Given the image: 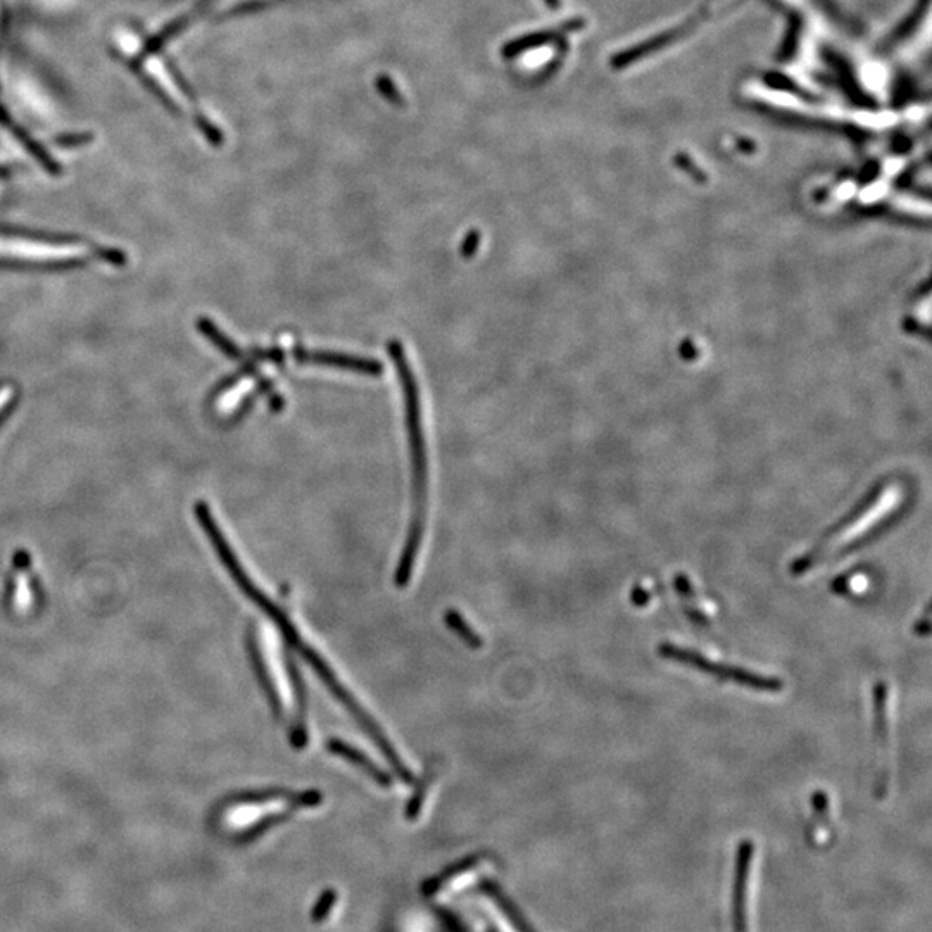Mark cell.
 <instances>
[{"label":"cell","mask_w":932,"mask_h":932,"mask_svg":"<svg viewBox=\"0 0 932 932\" xmlns=\"http://www.w3.org/2000/svg\"><path fill=\"white\" fill-rule=\"evenodd\" d=\"M328 748H330V751L335 753V755L344 756L349 762L356 763L358 767L365 769L366 774L372 775L373 779L380 782V784H385V786L389 784V777L384 775L382 770H378L372 762H368V758H365V756L361 755L359 751L354 750V748H351V746H347V744L341 743V741H332Z\"/></svg>","instance_id":"8fae6325"},{"label":"cell","mask_w":932,"mask_h":932,"mask_svg":"<svg viewBox=\"0 0 932 932\" xmlns=\"http://www.w3.org/2000/svg\"><path fill=\"white\" fill-rule=\"evenodd\" d=\"M900 494L895 487H888L872 496L862 508L853 511L850 517L829 530L812 549L791 563L789 572L794 577L807 575L829 561L851 555L855 549L865 546L870 539L879 536L898 506Z\"/></svg>","instance_id":"7a4b0ae2"},{"label":"cell","mask_w":932,"mask_h":932,"mask_svg":"<svg viewBox=\"0 0 932 932\" xmlns=\"http://www.w3.org/2000/svg\"><path fill=\"white\" fill-rule=\"evenodd\" d=\"M292 353L297 363L301 365L330 366V368H341V370L373 375V377H378L384 372L382 363H378L375 359L358 358V356L330 353V351H308L304 347H296Z\"/></svg>","instance_id":"8992f818"},{"label":"cell","mask_w":932,"mask_h":932,"mask_svg":"<svg viewBox=\"0 0 932 932\" xmlns=\"http://www.w3.org/2000/svg\"><path fill=\"white\" fill-rule=\"evenodd\" d=\"M196 121L197 126L201 128L202 133L206 135V139H208L211 144L220 145L221 142H223V135H221L220 130H218L215 125H211L209 120H206L202 114L201 116L197 114Z\"/></svg>","instance_id":"9a60e30c"},{"label":"cell","mask_w":932,"mask_h":932,"mask_svg":"<svg viewBox=\"0 0 932 932\" xmlns=\"http://www.w3.org/2000/svg\"><path fill=\"white\" fill-rule=\"evenodd\" d=\"M675 589L679 592V598L682 599V605L686 610L687 617L693 620V624L706 625L712 617L710 608H706L705 601L699 598L694 591L693 584L687 575H677L675 577Z\"/></svg>","instance_id":"52a82bcc"},{"label":"cell","mask_w":932,"mask_h":932,"mask_svg":"<svg viewBox=\"0 0 932 932\" xmlns=\"http://www.w3.org/2000/svg\"><path fill=\"white\" fill-rule=\"evenodd\" d=\"M387 353L396 365L401 387H403L404 408H406V423L410 434L411 466H413V496H415V515L411 520L408 542L404 548L403 558L397 568L396 584L404 587L410 582L413 565H415L418 548L422 544L423 523H425V506H427V454H425V441H423L422 410H420V396L418 385L411 370L410 361L406 359L403 344L399 341H389Z\"/></svg>","instance_id":"6da1fadb"},{"label":"cell","mask_w":932,"mask_h":932,"mask_svg":"<svg viewBox=\"0 0 932 932\" xmlns=\"http://www.w3.org/2000/svg\"><path fill=\"white\" fill-rule=\"evenodd\" d=\"M813 815L812 829H810V839L813 843L822 844L827 839V827L831 824L829 817V798L825 793H817L813 796Z\"/></svg>","instance_id":"30bf717a"},{"label":"cell","mask_w":932,"mask_h":932,"mask_svg":"<svg viewBox=\"0 0 932 932\" xmlns=\"http://www.w3.org/2000/svg\"><path fill=\"white\" fill-rule=\"evenodd\" d=\"M872 710H874V737L877 748V774L874 784V796L884 800L891 784V705H889V686L886 681L874 684L872 691Z\"/></svg>","instance_id":"277c9868"},{"label":"cell","mask_w":932,"mask_h":932,"mask_svg":"<svg viewBox=\"0 0 932 932\" xmlns=\"http://www.w3.org/2000/svg\"><path fill=\"white\" fill-rule=\"evenodd\" d=\"M133 66H135V70L139 71L140 78H142V82L147 85V89L151 90L152 94L156 95L159 101L163 102L164 106H166V109H170L171 113H180V108H178L175 102L171 101L170 95L166 94V92H164V90L159 87L158 83L152 80L151 76L147 75V73H144V71H140V68L137 66V64H133Z\"/></svg>","instance_id":"4fadbf2b"},{"label":"cell","mask_w":932,"mask_h":932,"mask_svg":"<svg viewBox=\"0 0 932 932\" xmlns=\"http://www.w3.org/2000/svg\"><path fill=\"white\" fill-rule=\"evenodd\" d=\"M0 125L4 126V128H9V130L14 133V137H16L21 144L25 145L28 152H30L32 156H35V158L42 163L44 168L52 171V173L59 171L56 161L49 156V152L45 151L44 147L38 144V142H35V139H32L18 123H14L13 118L9 116V113H7L6 109L2 108V106H0Z\"/></svg>","instance_id":"ba28073f"},{"label":"cell","mask_w":932,"mask_h":932,"mask_svg":"<svg viewBox=\"0 0 932 932\" xmlns=\"http://www.w3.org/2000/svg\"><path fill=\"white\" fill-rule=\"evenodd\" d=\"M448 620L449 624H451V627H453V629L456 630V632H458L461 637H465L466 643L470 644V646H473V648H475V646H480L479 637L475 636L472 630L466 627L465 620H461V618L458 617L456 613H449Z\"/></svg>","instance_id":"5bb4252c"},{"label":"cell","mask_w":932,"mask_h":932,"mask_svg":"<svg viewBox=\"0 0 932 932\" xmlns=\"http://www.w3.org/2000/svg\"><path fill=\"white\" fill-rule=\"evenodd\" d=\"M658 655L670 660V662L679 663L687 668H693L699 674L708 675L715 681L725 682V684H736V686L746 687L756 693H782L784 681L775 677V675L760 674L750 668L737 667L731 663H722L713 660L710 656L699 653L696 649L679 646L674 643H663L658 646Z\"/></svg>","instance_id":"3957f363"},{"label":"cell","mask_w":932,"mask_h":932,"mask_svg":"<svg viewBox=\"0 0 932 932\" xmlns=\"http://www.w3.org/2000/svg\"><path fill=\"white\" fill-rule=\"evenodd\" d=\"M482 908H484L485 915L489 917V920H492V924L496 927L498 932H520V929L515 927V924L511 922L510 917L504 914L503 910L494 903L492 900L482 901Z\"/></svg>","instance_id":"7c38bea8"},{"label":"cell","mask_w":932,"mask_h":932,"mask_svg":"<svg viewBox=\"0 0 932 932\" xmlns=\"http://www.w3.org/2000/svg\"><path fill=\"white\" fill-rule=\"evenodd\" d=\"M487 863L477 862L466 867L465 870L461 872H456L453 876L444 879V881L437 886V889L434 891L435 896H448L453 895V893H460L461 889L468 888L472 886V882L479 881L480 877H484L489 870H487Z\"/></svg>","instance_id":"9c48e42d"},{"label":"cell","mask_w":932,"mask_h":932,"mask_svg":"<svg viewBox=\"0 0 932 932\" xmlns=\"http://www.w3.org/2000/svg\"><path fill=\"white\" fill-rule=\"evenodd\" d=\"M90 140H92L90 133H71V135L57 137L56 144L68 147V145L89 144Z\"/></svg>","instance_id":"e0dca14e"},{"label":"cell","mask_w":932,"mask_h":932,"mask_svg":"<svg viewBox=\"0 0 932 932\" xmlns=\"http://www.w3.org/2000/svg\"><path fill=\"white\" fill-rule=\"evenodd\" d=\"M755 863L756 848L743 841L737 848L734 879V924L736 932H755Z\"/></svg>","instance_id":"5b68a950"},{"label":"cell","mask_w":932,"mask_h":932,"mask_svg":"<svg viewBox=\"0 0 932 932\" xmlns=\"http://www.w3.org/2000/svg\"><path fill=\"white\" fill-rule=\"evenodd\" d=\"M480 242V233L479 232H470V235L466 237L465 242L461 244V254L465 258H472L473 254L477 252V247H479Z\"/></svg>","instance_id":"ac0fdd59"},{"label":"cell","mask_w":932,"mask_h":932,"mask_svg":"<svg viewBox=\"0 0 932 932\" xmlns=\"http://www.w3.org/2000/svg\"><path fill=\"white\" fill-rule=\"evenodd\" d=\"M168 71H170V75L173 76V80L177 82L178 87L182 89L183 94L189 97V101L196 102V95H194V92L190 89L189 83L185 82V78H183L182 73L178 70L177 64L168 63Z\"/></svg>","instance_id":"2e32d148"}]
</instances>
